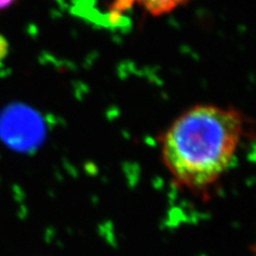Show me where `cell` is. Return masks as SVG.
<instances>
[{"mask_svg": "<svg viewBox=\"0 0 256 256\" xmlns=\"http://www.w3.org/2000/svg\"><path fill=\"white\" fill-rule=\"evenodd\" d=\"M244 132V118L238 110L198 104L164 132L160 152L164 166L180 186L204 190L230 169Z\"/></svg>", "mask_w": 256, "mask_h": 256, "instance_id": "1", "label": "cell"}, {"mask_svg": "<svg viewBox=\"0 0 256 256\" xmlns=\"http://www.w3.org/2000/svg\"><path fill=\"white\" fill-rule=\"evenodd\" d=\"M189 0H136L142 9L152 16H162L173 12Z\"/></svg>", "mask_w": 256, "mask_h": 256, "instance_id": "2", "label": "cell"}, {"mask_svg": "<svg viewBox=\"0 0 256 256\" xmlns=\"http://www.w3.org/2000/svg\"><path fill=\"white\" fill-rule=\"evenodd\" d=\"M8 50H9V46H8L6 40L0 36V61L4 59V57L8 54Z\"/></svg>", "mask_w": 256, "mask_h": 256, "instance_id": "3", "label": "cell"}, {"mask_svg": "<svg viewBox=\"0 0 256 256\" xmlns=\"http://www.w3.org/2000/svg\"><path fill=\"white\" fill-rule=\"evenodd\" d=\"M15 0H0V10L6 9V8L10 6Z\"/></svg>", "mask_w": 256, "mask_h": 256, "instance_id": "4", "label": "cell"}, {"mask_svg": "<svg viewBox=\"0 0 256 256\" xmlns=\"http://www.w3.org/2000/svg\"><path fill=\"white\" fill-rule=\"evenodd\" d=\"M255 252H256V246H255Z\"/></svg>", "mask_w": 256, "mask_h": 256, "instance_id": "5", "label": "cell"}]
</instances>
